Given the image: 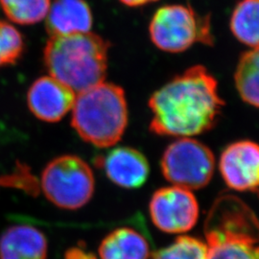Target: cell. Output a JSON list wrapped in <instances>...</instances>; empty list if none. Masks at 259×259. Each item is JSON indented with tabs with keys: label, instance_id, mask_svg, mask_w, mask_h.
<instances>
[{
	"label": "cell",
	"instance_id": "6da1fadb",
	"mask_svg": "<svg viewBox=\"0 0 259 259\" xmlns=\"http://www.w3.org/2000/svg\"><path fill=\"white\" fill-rule=\"evenodd\" d=\"M224 105L215 78L204 66L195 65L152 94L150 131L176 138L204 134L215 126Z\"/></svg>",
	"mask_w": 259,
	"mask_h": 259
},
{
	"label": "cell",
	"instance_id": "8992f818",
	"mask_svg": "<svg viewBox=\"0 0 259 259\" xmlns=\"http://www.w3.org/2000/svg\"><path fill=\"white\" fill-rule=\"evenodd\" d=\"M163 177L173 185L188 190L204 188L215 170L212 151L191 138H180L167 146L161 159Z\"/></svg>",
	"mask_w": 259,
	"mask_h": 259
},
{
	"label": "cell",
	"instance_id": "ac0fdd59",
	"mask_svg": "<svg viewBox=\"0 0 259 259\" xmlns=\"http://www.w3.org/2000/svg\"><path fill=\"white\" fill-rule=\"evenodd\" d=\"M151 259H208V247L199 238L181 235L169 246L153 253Z\"/></svg>",
	"mask_w": 259,
	"mask_h": 259
},
{
	"label": "cell",
	"instance_id": "7c38bea8",
	"mask_svg": "<svg viewBox=\"0 0 259 259\" xmlns=\"http://www.w3.org/2000/svg\"><path fill=\"white\" fill-rule=\"evenodd\" d=\"M93 13L84 0H55L47 16V30L50 37L90 32Z\"/></svg>",
	"mask_w": 259,
	"mask_h": 259
},
{
	"label": "cell",
	"instance_id": "52a82bcc",
	"mask_svg": "<svg viewBox=\"0 0 259 259\" xmlns=\"http://www.w3.org/2000/svg\"><path fill=\"white\" fill-rule=\"evenodd\" d=\"M206 244L219 241L259 243V221L237 197H220L213 204L204 226Z\"/></svg>",
	"mask_w": 259,
	"mask_h": 259
},
{
	"label": "cell",
	"instance_id": "d6986e66",
	"mask_svg": "<svg viewBox=\"0 0 259 259\" xmlns=\"http://www.w3.org/2000/svg\"><path fill=\"white\" fill-rule=\"evenodd\" d=\"M24 49L25 42L19 30L10 22L0 20V67L15 65Z\"/></svg>",
	"mask_w": 259,
	"mask_h": 259
},
{
	"label": "cell",
	"instance_id": "9c48e42d",
	"mask_svg": "<svg viewBox=\"0 0 259 259\" xmlns=\"http://www.w3.org/2000/svg\"><path fill=\"white\" fill-rule=\"evenodd\" d=\"M219 170L229 188L239 192L259 189V144L251 140L233 142L223 151Z\"/></svg>",
	"mask_w": 259,
	"mask_h": 259
},
{
	"label": "cell",
	"instance_id": "7a4b0ae2",
	"mask_svg": "<svg viewBox=\"0 0 259 259\" xmlns=\"http://www.w3.org/2000/svg\"><path fill=\"white\" fill-rule=\"evenodd\" d=\"M110 44L91 32L51 37L44 50L48 73L74 93L102 83Z\"/></svg>",
	"mask_w": 259,
	"mask_h": 259
},
{
	"label": "cell",
	"instance_id": "3957f363",
	"mask_svg": "<svg viewBox=\"0 0 259 259\" xmlns=\"http://www.w3.org/2000/svg\"><path fill=\"white\" fill-rule=\"evenodd\" d=\"M71 125L81 139L95 147L115 145L128 125V105L123 89L102 82L78 93Z\"/></svg>",
	"mask_w": 259,
	"mask_h": 259
},
{
	"label": "cell",
	"instance_id": "8fae6325",
	"mask_svg": "<svg viewBox=\"0 0 259 259\" xmlns=\"http://www.w3.org/2000/svg\"><path fill=\"white\" fill-rule=\"evenodd\" d=\"M97 165L114 185L125 189H137L148 180L150 165L146 157L132 147L112 149L98 157Z\"/></svg>",
	"mask_w": 259,
	"mask_h": 259
},
{
	"label": "cell",
	"instance_id": "44dd1931",
	"mask_svg": "<svg viewBox=\"0 0 259 259\" xmlns=\"http://www.w3.org/2000/svg\"><path fill=\"white\" fill-rule=\"evenodd\" d=\"M65 259H98L96 255L88 250H83L81 247H74L66 250Z\"/></svg>",
	"mask_w": 259,
	"mask_h": 259
},
{
	"label": "cell",
	"instance_id": "277c9868",
	"mask_svg": "<svg viewBox=\"0 0 259 259\" xmlns=\"http://www.w3.org/2000/svg\"><path fill=\"white\" fill-rule=\"evenodd\" d=\"M156 47L169 53H181L196 44L212 46L209 16H201L190 6L166 5L157 9L149 26Z\"/></svg>",
	"mask_w": 259,
	"mask_h": 259
},
{
	"label": "cell",
	"instance_id": "9a60e30c",
	"mask_svg": "<svg viewBox=\"0 0 259 259\" xmlns=\"http://www.w3.org/2000/svg\"><path fill=\"white\" fill-rule=\"evenodd\" d=\"M231 30L240 42L259 47V0H240L232 12Z\"/></svg>",
	"mask_w": 259,
	"mask_h": 259
},
{
	"label": "cell",
	"instance_id": "ba28073f",
	"mask_svg": "<svg viewBox=\"0 0 259 259\" xmlns=\"http://www.w3.org/2000/svg\"><path fill=\"white\" fill-rule=\"evenodd\" d=\"M149 213L159 231L182 234L189 232L199 220L200 206L191 190L172 185L152 195Z\"/></svg>",
	"mask_w": 259,
	"mask_h": 259
},
{
	"label": "cell",
	"instance_id": "5bb4252c",
	"mask_svg": "<svg viewBox=\"0 0 259 259\" xmlns=\"http://www.w3.org/2000/svg\"><path fill=\"white\" fill-rule=\"evenodd\" d=\"M152 255L148 238L130 227L111 231L98 248L99 259H151Z\"/></svg>",
	"mask_w": 259,
	"mask_h": 259
},
{
	"label": "cell",
	"instance_id": "e0dca14e",
	"mask_svg": "<svg viewBox=\"0 0 259 259\" xmlns=\"http://www.w3.org/2000/svg\"><path fill=\"white\" fill-rule=\"evenodd\" d=\"M0 6L11 21L31 25L47 18L51 0H0Z\"/></svg>",
	"mask_w": 259,
	"mask_h": 259
},
{
	"label": "cell",
	"instance_id": "2e32d148",
	"mask_svg": "<svg viewBox=\"0 0 259 259\" xmlns=\"http://www.w3.org/2000/svg\"><path fill=\"white\" fill-rule=\"evenodd\" d=\"M234 80L243 101L259 108V47L241 56Z\"/></svg>",
	"mask_w": 259,
	"mask_h": 259
},
{
	"label": "cell",
	"instance_id": "ffe728a7",
	"mask_svg": "<svg viewBox=\"0 0 259 259\" xmlns=\"http://www.w3.org/2000/svg\"><path fill=\"white\" fill-rule=\"evenodd\" d=\"M206 245L208 259H259L258 243L219 241Z\"/></svg>",
	"mask_w": 259,
	"mask_h": 259
},
{
	"label": "cell",
	"instance_id": "5b68a950",
	"mask_svg": "<svg viewBox=\"0 0 259 259\" xmlns=\"http://www.w3.org/2000/svg\"><path fill=\"white\" fill-rule=\"evenodd\" d=\"M40 185L49 202L63 209L76 210L92 200L95 179L83 158L64 155L48 162L42 171Z\"/></svg>",
	"mask_w": 259,
	"mask_h": 259
},
{
	"label": "cell",
	"instance_id": "7402d4cb",
	"mask_svg": "<svg viewBox=\"0 0 259 259\" xmlns=\"http://www.w3.org/2000/svg\"><path fill=\"white\" fill-rule=\"evenodd\" d=\"M157 0H120L121 3L128 7H140L144 6L151 2H155Z\"/></svg>",
	"mask_w": 259,
	"mask_h": 259
},
{
	"label": "cell",
	"instance_id": "30bf717a",
	"mask_svg": "<svg viewBox=\"0 0 259 259\" xmlns=\"http://www.w3.org/2000/svg\"><path fill=\"white\" fill-rule=\"evenodd\" d=\"M74 92L51 76L37 79L29 88V110L39 120L58 122L74 105Z\"/></svg>",
	"mask_w": 259,
	"mask_h": 259
},
{
	"label": "cell",
	"instance_id": "4fadbf2b",
	"mask_svg": "<svg viewBox=\"0 0 259 259\" xmlns=\"http://www.w3.org/2000/svg\"><path fill=\"white\" fill-rule=\"evenodd\" d=\"M45 233L29 225H15L0 235V259H47Z\"/></svg>",
	"mask_w": 259,
	"mask_h": 259
}]
</instances>
